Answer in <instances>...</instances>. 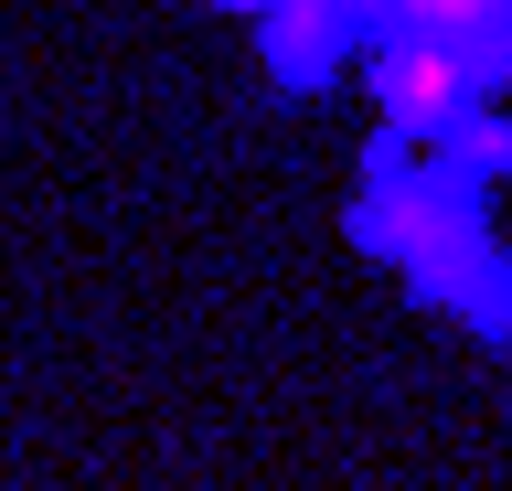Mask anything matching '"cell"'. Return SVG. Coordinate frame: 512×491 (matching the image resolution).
I'll return each mask as SVG.
<instances>
[{"label":"cell","instance_id":"6da1fadb","mask_svg":"<svg viewBox=\"0 0 512 491\" xmlns=\"http://www.w3.org/2000/svg\"><path fill=\"white\" fill-rule=\"evenodd\" d=\"M352 235H363L416 299H438L470 342L512 353V246H502V225H491V171L448 161V150L384 139Z\"/></svg>","mask_w":512,"mask_h":491},{"label":"cell","instance_id":"7a4b0ae2","mask_svg":"<svg viewBox=\"0 0 512 491\" xmlns=\"http://www.w3.org/2000/svg\"><path fill=\"white\" fill-rule=\"evenodd\" d=\"M363 43H448L512 97V0H374Z\"/></svg>","mask_w":512,"mask_h":491}]
</instances>
